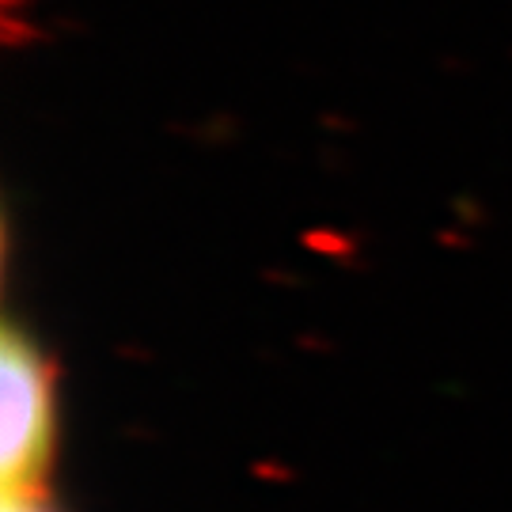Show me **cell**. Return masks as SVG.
Returning a JSON list of instances; mask_svg holds the SVG:
<instances>
[{"mask_svg":"<svg viewBox=\"0 0 512 512\" xmlns=\"http://www.w3.org/2000/svg\"><path fill=\"white\" fill-rule=\"evenodd\" d=\"M57 440L54 365L19 327L0 338V475L4 490H38Z\"/></svg>","mask_w":512,"mask_h":512,"instance_id":"6da1fadb","label":"cell"},{"mask_svg":"<svg viewBox=\"0 0 512 512\" xmlns=\"http://www.w3.org/2000/svg\"><path fill=\"white\" fill-rule=\"evenodd\" d=\"M0 512H54V505L42 497V490H4Z\"/></svg>","mask_w":512,"mask_h":512,"instance_id":"7a4b0ae2","label":"cell"}]
</instances>
